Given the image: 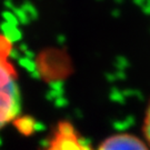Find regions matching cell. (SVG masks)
Returning a JSON list of instances; mask_svg holds the SVG:
<instances>
[{
	"mask_svg": "<svg viewBox=\"0 0 150 150\" xmlns=\"http://www.w3.org/2000/svg\"><path fill=\"white\" fill-rule=\"evenodd\" d=\"M58 131L59 132L51 142L52 150H89L82 146L69 126H67V128H64V126H60Z\"/></svg>",
	"mask_w": 150,
	"mask_h": 150,
	"instance_id": "3957f363",
	"label": "cell"
},
{
	"mask_svg": "<svg viewBox=\"0 0 150 150\" xmlns=\"http://www.w3.org/2000/svg\"><path fill=\"white\" fill-rule=\"evenodd\" d=\"M98 150H148V148L136 136L120 134L106 139L99 146Z\"/></svg>",
	"mask_w": 150,
	"mask_h": 150,
	"instance_id": "7a4b0ae2",
	"label": "cell"
},
{
	"mask_svg": "<svg viewBox=\"0 0 150 150\" xmlns=\"http://www.w3.org/2000/svg\"><path fill=\"white\" fill-rule=\"evenodd\" d=\"M8 54V42L0 37V129L16 118L21 108L17 75Z\"/></svg>",
	"mask_w": 150,
	"mask_h": 150,
	"instance_id": "6da1fadb",
	"label": "cell"
},
{
	"mask_svg": "<svg viewBox=\"0 0 150 150\" xmlns=\"http://www.w3.org/2000/svg\"><path fill=\"white\" fill-rule=\"evenodd\" d=\"M144 134H145L146 139L148 140V144L150 145V103L146 111L145 121H144Z\"/></svg>",
	"mask_w": 150,
	"mask_h": 150,
	"instance_id": "277c9868",
	"label": "cell"
}]
</instances>
